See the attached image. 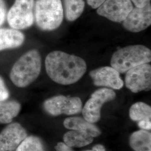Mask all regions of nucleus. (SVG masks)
<instances>
[{
	"label": "nucleus",
	"mask_w": 151,
	"mask_h": 151,
	"mask_svg": "<svg viewBox=\"0 0 151 151\" xmlns=\"http://www.w3.org/2000/svg\"><path fill=\"white\" fill-rule=\"evenodd\" d=\"M129 116L130 119L135 122L151 120V106L143 102L135 103L130 108Z\"/></svg>",
	"instance_id": "nucleus-19"
},
{
	"label": "nucleus",
	"mask_w": 151,
	"mask_h": 151,
	"mask_svg": "<svg viewBox=\"0 0 151 151\" xmlns=\"http://www.w3.org/2000/svg\"><path fill=\"white\" fill-rule=\"evenodd\" d=\"M56 151H74L72 150L70 147L66 145L65 143L60 142L55 147Z\"/></svg>",
	"instance_id": "nucleus-25"
},
{
	"label": "nucleus",
	"mask_w": 151,
	"mask_h": 151,
	"mask_svg": "<svg viewBox=\"0 0 151 151\" xmlns=\"http://www.w3.org/2000/svg\"><path fill=\"white\" fill-rule=\"evenodd\" d=\"M126 87L134 93L149 91L151 88V65L146 63L136 66L126 72Z\"/></svg>",
	"instance_id": "nucleus-8"
},
{
	"label": "nucleus",
	"mask_w": 151,
	"mask_h": 151,
	"mask_svg": "<svg viewBox=\"0 0 151 151\" xmlns=\"http://www.w3.org/2000/svg\"><path fill=\"white\" fill-rule=\"evenodd\" d=\"M22 106L16 101H0V123L9 124L20 113Z\"/></svg>",
	"instance_id": "nucleus-17"
},
{
	"label": "nucleus",
	"mask_w": 151,
	"mask_h": 151,
	"mask_svg": "<svg viewBox=\"0 0 151 151\" xmlns=\"http://www.w3.org/2000/svg\"><path fill=\"white\" fill-rule=\"evenodd\" d=\"M15 151H45L43 145L41 140L36 136H27Z\"/></svg>",
	"instance_id": "nucleus-20"
},
{
	"label": "nucleus",
	"mask_w": 151,
	"mask_h": 151,
	"mask_svg": "<svg viewBox=\"0 0 151 151\" xmlns=\"http://www.w3.org/2000/svg\"><path fill=\"white\" fill-rule=\"evenodd\" d=\"M115 97V92L109 88H101L93 92L82 109L83 118L91 123H96L101 118L103 105Z\"/></svg>",
	"instance_id": "nucleus-6"
},
{
	"label": "nucleus",
	"mask_w": 151,
	"mask_h": 151,
	"mask_svg": "<svg viewBox=\"0 0 151 151\" xmlns=\"http://www.w3.org/2000/svg\"><path fill=\"white\" fill-rule=\"evenodd\" d=\"M133 8L130 0H106L97 8L98 15L111 22H123Z\"/></svg>",
	"instance_id": "nucleus-9"
},
{
	"label": "nucleus",
	"mask_w": 151,
	"mask_h": 151,
	"mask_svg": "<svg viewBox=\"0 0 151 151\" xmlns=\"http://www.w3.org/2000/svg\"><path fill=\"white\" fill-rule=\"evenodd\" d=\"M129 145L134 151H151V133L141 129L133 133L129 138Z\"/></svg>",
	"instance_id": "nucleus-15"
},
{
	"label": "nucleus",
	"mask_w": 151,
	"mask_h": 151,
	"mask_svg": "<svg viewBox=\"0 0 151 151\" xmlns=\"http://www.w3.org/2000/svg\"><path fill=\"white\" fill-rule=\"evenodd\" d=\"M45 65L50 79L63 85H71L79 81L87 70L86 63L82 58L60 50L47 55Z\"/></svg>",
	"instance_id": "nucleus-1"
},
{
	"label": "nucleus",
	"mask_w": 151,
	"mask_h": 151,
	"mask_svg": "<svg viewBox=\"0 0 151 151\" xmlns=\"http://www.w3.org/2000/svg\"><path fill=\"white\" fill-rule=\"evenodd\" d=\"M43 107L46 112L52 116L61 114L71 115L81 112L82 103L79 97L58 95L46 100Z\"/></svg>",
	"instance_id": "nucleus-7"
},
{
	"label": "nucleus",
	"mask_w": 151,
	"mask_h": 151,
	"mask_svg": "<svg viewBox=\"0 0 151 151\" xmlns=\"http://www.w3.org/2000/svg\"><path fill=\"white\" fill-rule=\"evenodd\" d=\"M66 19L73 22L80 17L85 8L83 0H64Z\"/></svg>",
	"instance_id": "nucleus-18"
},
{
	"label": "nucleus",
	"mask_w": 151,
	"mask_h": 151,
	"mask_svg": "<svg viewBox=\"0 0 151 151\" xmlns=\"http://www.w3.org/2000/svg\"><path fill=\"white\" fill-rule=\"evenodd\" d=\"M94 137L86 132L72 130L65 133L63 140L65 144L70 147H82L91 144Z\"/></svg>",
	"instance_id": "nucleus-16"
},
{
	"label": "nucleus",
	"mask_w": 151,
	"mask_h": 151,
	"mask_svg": "<svg viewBox=\"0 0 151 151\" xmlns=\"http://www.w3.org/2000/svg\"><path fill=\"white\" fill-rule=\"evenodd\" d=\"M88 5L91 6L93 9H97L100 6L103 4V3L106 0H87Z\"/></svg>",
	"instance_id": "nucleus-24"
},
{
	"label": "nucleus",
	"mask_w": 151,
	"mask_h": 151,
	"mask_svg": "<svg viewBox=\"0 0 151 151\" xmlns=\"http://www.w3.org/2000/svg\"><path fill=\"white\" fill-rule=\"evenodd\" d=\"M10 96V93L6 86L5 83L0 77V101L7 100Z\"/></svg>",
	"instance_id": "nucleus-21"
},
{
	"label": "nucleus",
	"mask_w": 151,
	"mask_h": 151,
	"mask_svg": "<svg viewBox=\"0 0 151 151\" xmlns=\"http://www.w3.org/2000/svg\"><path fill=\"white\" fill-rule=\"evenodd\" d=\"M85 151H105L104 146L101 145H97L94 146L92 150H87Z\"/></svg>",
	"instance_id": "nucleus-27"
},
{
	"label": "nucleus",
	"mask_w": 151,
	"mask_h": 151,
	"mask_svg": "<svg viewBox=\"0 0 151 151\" xmlns=\"http://www.w3.org/2000/svg\"><path fill=\"white\" fill-rule=\"evenodd\" d=\"M132 2H133L135 7H143L146 5H147L148 4L150 3L151 0H130Z\"/></svg>",
	"instance_id": "nucleus-26"
},
{
	"label": "nucleus",
	"mask_w": 151,
	"mask_h": 151,
	"mask_svg": "<svg viewBox=\"0 0 151 151\" xmlns=\"http://www.w3.org/2000/svg\"><path fill=\"white\" fill-rule=\"evenodd\" d=\"M138 126L140 129L148 130L151 129V120H141L138 122Z\"/></svg>",
	"instance_id": "nucleus-23"
},
{
	"label": "nucleus",
	"mask_w": 151,
	"mask_h": 151,
	"mask_svg": "<svg viewBox=\"0 0 151 151\" xmlns=\"http://www.w3.org/2000/svg\"><path fill=\"white\" fill-rule=\"evenodd\" d=\"M6 16V7L4 0H0V27L4 23Z\"/></svg>",
	"instance_id": "nucleus-22"
},
{
	"label": "nucleus",
	"mask_w": 151,
	"mask_h": 151,
	"mask_svg": "<svg viewBox=\"0 0 151 151\" xmlns=\"http://www.w3.org/2000/svg\"><path fill=\"white\" fill-rule=\"evenodd\" d=\"M151 61V51L142 45L125 47L116 51L111 59V67L119 73H124L139 65Z\"/></svg>",
	"instance_id": "nucleus-3"
},
{
	"label": "nucleus",
	"mask_w": 151,
	"mask_h": 151,
	"mask_svg": "<svg viewBox=\"0 0 151 151\" xmlns=\"http://www.w3.org/2000/svg\"><path fill=\"white\" fill-rule=\"evenodd\" d=\"M63 125L68 129L84 132L94 138L101 134L100 130L95 125L81 117L73 116L66 118L63 122Z\"/></svg>",
	"instance_id": "nucleus-14"
},
{
	"label": "nucleus",
	"mask_w": 151,
	"mask_h": 151,
	"mask_svg": "<svg viewBox=\"0 0 151 151\" xmlns=\"http://www.w3.org/2000/svg\"><path fill=\"white\" fill-rule=\"evenodd\" d=\"M27 136V132L18 123H10L0 132V151H15Z\"/></svg>",
	"instance_id": "nucleus-11"
},
{
	"label": "nucleus",
	"mask_w": 151,
	"mask_h": 151,
	"mask_svg": "<svg viewBox=\"0 0 151 151\" xmlns=\"http://www.w3.org/2000/svg\"><path fill=\"white\" fill-rule=\"evenodd\" d=\"M25 36L22 32L14 29H0V51L20 47L24 43Z\"/></svg>",
	"instance_id": "nucleus-13"
},
{
	"label": "nucleus",
	"mask_w": 151,
	"mask_h": 151,
	"mask_svg": "<svg viewBox=\"0 0 151 151\" xmlns=\"http://www.w3.org/2000/svg\"><path fill=\"white\" fill-rule=\"evenodd\" d=\"M90 76L96 86L106 87L120 90L124 86L120 73L112 67L105 66L91 70Z\"/></svg>",
	"instance_id": "nucleus-12"
},
{
	"label": "nucleus",
	"mask_w": 151,
	"mask_h": 151,
	"mask_svg": "<svg viewBox=\"0 0 151 151\" xmlns=\"http://www.w3.org/2000/svg\"><path fill=\"white\" fill-rule=\"evenodd\" d=\"M35 19L39 28L52 31L60 27L63 19V9L60 0H37Z\"/></svg>",
	"instance_id": "nucleus-4"
},
{
	"label": "nucleus",
	"mask_w": 151,
	"mask_h": 151,
	"mask_svg": "<svg viewBox=\"0 0 151 151\" xmlns=\"http://www.w3.org/2000/svg\"><path fill=\"white\" fill-rule=\"evenodd\" d=\"M34 0H15L7 16L12 29H25L32 27L34 21Z\"/></svg>",
	"instance_id": "nucleus-5"
},
{
	"label": "nucleus",
	"mask_w": 151,
	"mask_h": 151,
	"mask_svg": "<svg viewBox=\"0 0 151 151\" xmlns=\"http://www.w3.org/2000/svg\"><path fill=\"white\" fill-rule=\"evenodd\" d=\"M42 68V58L37 50L32 49L23 54L12 67L10 77L18 87H25L37 80Z\"/></svg>",
	"instance_id": "nucleus-2"
},
{
	"label": "nucleus",
	"mask_w": 151,
	"mask_h": 151,
	"mask_svg": "<svg viewBox=\"0 0 151 151\" xmlns=\"http://www.w3.org/2000/svg\"><path fill=\"white\" fill-rule=\"evenodd\" d=\"M123 22V27L130 32L145 30L151 24V4L143 7H133Z\"/></svg>",
	"instance_id": "nucleus-10"
}]
</instances>
